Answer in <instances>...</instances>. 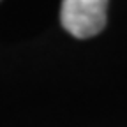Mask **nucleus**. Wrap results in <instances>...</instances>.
<instances>
[{
  "label": "nucleus",
  "mask_w": 127,
  "mask_h": 127,
  "mask_svg": "<svg viewBox=\"0 0 127 127\" xmlns=\"http://www.w3.org/2000/svg\"><path fill=\"white\" fill-rule=\"evenodd\" d=\"M106 11V0H65L62 2L60 21L76 39H87L104 28Z\"/></svg>",
  "instance_id": "nucleus-1"
}]
</instances>
